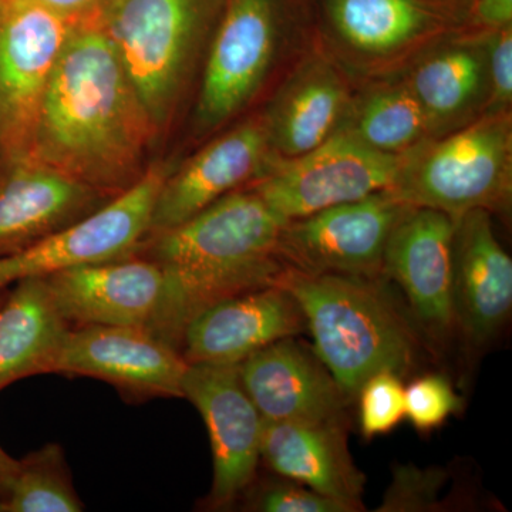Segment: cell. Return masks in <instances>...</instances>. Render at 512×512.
I'll use <instances>...</instances> for the list:
<instances>
[{
  "mask_svg": "<svg viewBox=\"0 0 512 512\" xmlns=\"http://www.w3.org/2000/svg\"><path fill=\"white\" fill-rule=\"evenodd\" d=\"M161 141L97 16L74 23L26 156L114 198L143 178Z\"/></svg>",
  "mask_w": 512,
  "mask_h": 512,
  "instance_id": "6da1fadb",
  "label": "cell"
},
{
  "mask_svg": "<svg viewBox=\"0 0 512 512\" xmlns=\"http://www.w3.org/2000/svg\"><path fill=\"white\" fill-rule=\"evenodd\" d=\"M285 225L247 185L184 224L144 239L134 254L156 262L164 274L160 301L146 329L180 350L187 323L212 303L281 285L288 271L278 256Z\"/></svg>",
  "mask_w": 512,
  "mask_h": 512,
  "instance_id": "7a4b0ae2",
  "label": "cell"
},
{
  "mask_svg": "<svg viewBox=\"0 0 512 512\" xmlns=\"http://www.w3.org/2000/svg\"><path fill=\"white\" fill-rule=\"evenodd\" d=\"M382 279L288 268L281 282L301 306L313 352L349 402L375 373L406 375L419 352L416 326Z\"/></svg>",
  "mask_w": 512,
  "mask_h": 512,
  "instance_id": "3957f363",
  "label": "cell"
},
{
  "mask_svg": "<svg viewBox=\"0 0 512 512\" xmlns=\"http://www.w3.org/2000/svg\"><path fill=\"white\" fill-rule=\"evenodd\" d=\"M228 0H104L97 20L161 140L173 128Z\"/></svg>",
  "mask_w": 512,
  "mask_h": 512,
  "instance_id": "277c9868",
  "label": "cell"
},
{
  "mask_svg": "<svg viewBox=\"0 0 512 512\" xmlns=\"http://www.w3.org/2000/svg\"><path fill=\"white\" fill-rule=\"evenodd\" d=\"M511 190V126L491 117L406 158L392 191L412 207L431 208L454 221L473 210L504 205Z\"/></svg>",
  "mask_w": 512,
  "mask_h": 512,
  "instance_id": "5b68a950",
  "label": "cell"
},
{
  "mask_svg": "<svg viewBox=\"0 0 512 512\" xmlns=\"http://www.w3.org/2000/svg\"><path fill=\"white\" fill-rule=\"evenodd\" d=\"M282 0H228L201 72L194 136H210L245 111L264 86L282 32Z\"/></svg>",
  "mask_w": 512,
  "mask_h": 512,
  "instance_id": "8992f818",
  "label": "cell"
},
{
  "mask_svg": "<svg viewBox=\"0 0 512 512\" xmlns=\"http://www.w3.org/2000/svg\"><path fill=\"white\" fill-rule=\"evenodd\" d=\"M406 157L366 146L352 133H338L303 156L271 165L249 184L286 222L326 208L392 190Z\"/></svg>",
  "mask_w": 512,
  "mask_h": 512,
  "instance_id": "52a82bcc",
  "label": "cell"
},
{
  "mask_svg": "<svg viewBox=\"0 0 512 512\" xmlns=\"http://www.w3.org/2000/svg\"><path fill=\"white\" fill-rule=\"evenodd\" d=\"M173 170L154 161L136 185L82 220L13 254L0 255V292L26 278L133 255L150 234L158 191Z\"/></svg>",
  "mask_w": 512,
  "mask_h": 512,
  "instance_id": "ba28073f",
  "label": "cell"
},
{
  "mask_svg": "<svg viewBox=\"0 0 512 512\" xmlns=\"http://www.w3.org/2000/svg\"><path fill=\"white\" fill-rule=\"evenodd\" d=\"M412 208L384 190L288 221L279 238V259L308 275L383 276L387 241Z\"/></svg>",
  "mask_w": 512,
  "mask_h": 512,
  "instance_id": "9c48e42d",
  "label": "cell"
},
{
  "mask_svg": "<svg viewBox=\"0 0 512 512\" xmlns=\"http://www.w3.org/2000/svg\"><path fill=\"white\" fill-rule=\"evenodd\" d=\"M72 26L33 0H0V158L28 154Z\"/></svg>",
  "mask_w": 512,
  "mask_h": 512,
  "instance_id": "30bf717a",
  "label": "cell"
},
{
  "mask_svg": "<svg viewBox=\"0 0 512 512\" xmlns=\"http://www.w3.org/2000/svg\"><path fill=\"white\" fill-rule=\"evenodd\" d=\"M181 389L210 434L214 460L210 505L228 507L254 483L264 419L242 386L238 366L188 365Z\"/></svg>",
  "mask_w": 512,
  "mask_h": 512,
  "instance_id": "8fae6325",
  "label": "cell"
},
{
  "mask_svg": "<svg viewBox=\"0 0 512 512\" xmlns=\"http://www.w3.org/2000/svg\"><path fill=\"white\" fill-rule=\"evenodd\" d=\"M456 225L444 212L413 207L394 227L384 249L383 276L403 289L413 319L434 338H444L456 326Z\"/></svg>",
  "mask_w": 512,
  "mask_h": 512,
  "instance_id": "7c38bea8",
  "label": "cell"
},
{
  "mask_svg": "<svg viewBox=\"0 0 512 512\" xmlns=\"http://www.w3.org/2000/svg\"><path fill=\"white\" fill-rule=\"evenodd\" d=\"M305 316L292 293L265 286L212 303L185 326L180 352L188 365L238 366L271 343L296 338Z\"/></svg>",
  "mask_w": 512,
  "mask_h": 512,
  "instance_id": "4fadbf2b",
  "label": "cell"
},
{
  "mask_svg": "<svg viewBox=\"0 0 512 512\" xmlns=\"http://www.w3.org/2000/svg\"><path fill=\"white\" fill-rule=\"evenodd\" d=\"M264 120H248L194 154L165 177L151 215L150 235L178 227L269 170Z\"/></svg>",
  "mask_w": 512,
  "mask_h": 512,
  "instance_id": "5bb4252c",
  "label": "cell"
},
{
  "mask_svg": "<svg viewBox=\"0 0 512 512\" xmlns=\"http://www.w3.org/2000/svg\"><path fill=\"white\" fill-rule=\"evenodd\" d=\"M180 350L136 326L70 330L56 372L94 377L136 396L183 397Z\"/></svg>",
  "mask_w": 512,
  "mask_h": 512,
  "instance_id": "9a60e30c",
  "label": "cell"
},
{
  "mask_svg": "<svg viewBox=\"0 0 512 512\" xmlns=\"http://www.w3.org/2000/svg\"><path fill=\"white\" fill-rule=\"evenodd\" d=\"M45 279L57 311L72 329L147 328L164 284L160 265L138 254L64 269Z\"/></svg>",
  "mask_w": 512,
  "mask_h": 512,
  "instance_id": "2e32d148",
  "label": "cell"
},
{
  "mask_svg": "<svg viewBox=\"0 0 512 512\" xmlns=\"http://www.w3.org/2000/svg\"><path fill=\"white\" fill-rule=\"evenodd\" d=\"M110 200L36 158H0V255L29 247Z\"/></svg>",
  "mask_w": 512,
  "mask_h": 512,
  "instance_id": "e0dca14e",
  "label": "cell"
},
{
  "mask_svg": "<svg viewBox=\"0 0 512 512\" xmlns=\"http://www.w3.org/2000/svg\"><path fill=\"white\" fill-rule=\"evenodd\" d=\"M238 373L264 420L343 421L348 397L313 349L295 338L258 350L239 363Z\"/></svg>",
  "mask_w": 512,
  "mask_h": 512,
  "instance_id": "ac0fdd59",
  "label": "cell"
},
{
  "mask_svg": "<svg viewBox=\"0 0 512 512\" xmlns=\"http://www.w3.org/2000/svg\"><path fill=\"white\" fill-rule=\"evenodd\" d=\"M454 318L466 338L483 345L497 335L512 306V261L485 210L457 221L454 235Z\"/></svg>",
  "mask_w": 512,
  "mask_h": 512,
  "instance_id": "d6986e66",
  "label": "cell"
},
{
  "mask_svg": "<svg viewBox=\"0 0 512 512\" xmlns=\"http://www.w3.org/2000/svg\"><path fill=\"white\" fill-rule=\"evenodd\" d=\"M261 460L279 477L363 511L365 476L353 463L343 421L262 423Z\"/></svg>",
  "mask_w": 512,
  "mask_h": 512,
  "instance_id": "ffe728a7",
  "label": "cell"
},
{
  "mask_svg": "<svg viewBox=\"0 0 512 512\" xmlns=\"http://www.w3.org/2000/svg\"><path fill=\"white\" fill-rule=\"evenodd\" d=\"M70 328L45 278H26L0 302V390L25 377L56 372Z\"/></svg>",
  "mask_w": 512,
  "mask_h": 512,
  "instance_id": "44dd1931",
  "label": "cell"
},
{
  "mask_svg": "<svg viewBox=\"0 0 512 512\" xmlns=\"http://www.w3.org/2000/svg\"><path fill=\"white\" fill-rule=\"evenodd\" d=\"M346 107V90L332 67L315 63L299 73L264 120L269 146L295 158L335 134Z\"/></svg>",
  "mask_w": 512,
  "mask_h": 512,
  "instance_id": "7402d4cb",
  "label": "cell"
},
{
  "mask_svg": "<svg viewBox=\"0 0 512 512\" xmlns=\"http://www.w3.org/2000/svg\"><path fill=\"white\" fill-rule=\"evenodd\" d=\"M328 12L342 39L370 55L406 46L433 22L421 0H328Z\"/></svg>",
  "mask_w": 512,
  "mask_h": 512,
  "instance_id": "603a6c76",
  "label": "cell"
},
{
  "mask_svg": "<svg viewBox=\"0 0 512 512\" xmlns=\"http://www.w3.org/2000/svg\"><path fill=\"white\" fill-rule=\"evenodd\" d=\"M485 66L476 50L454 47L421 63L410 92L430 121L453 119L480 94Z\"/></svg>",
  "mask_w": 512,
  "mask_h": 512,
  "instance_id": "cb8c5ba5",
  "label": "cell"
},
{
  "mask_svg": "<svg viewBox=\"0 0 512 512\" xmlns=\"http://www.w3.org/2000/svg\"><path fill=\"white\" fill-rule=\"evenodd\" d=\"M3 512H80L62 447L47 444L19 460V468L2 498Z\"/></svg>",
  "mask_w": 512,
  "mask_h": 512,
  "instance_id": "d4e9b609",
  "label": "cell"
},
{
  "mask_svg": "<svg viewBox=\"0 0 512 512\" xmlns=\"http://www.w3.org/2000/svg\"><path fill=\"white\" fill-rule=\"evenodd\" d=\"M427 127L429 119L413 93L390 89L366 101L350 133L382 153L400 154L412 147Z\"/></svg>",
  "mask_w": 512,
  "mask_h": 512,
  "instance_id": "484cf974",
  "label": "cell"
},
{
  "mask_svg": "<svg viewBox=\"0 0 512 512\" xmlns=\"http://www.w3.org/2000/svg\"><path fill=\"white\" fill-rule=\"evenodd\" d=\"M360 430L366 439L390 433L406 419L404 384L393 372L375 373L357 392Z\"/></svg>",
  "mask_w": 512,
  "mask_h": 512,
  "instance_id": "4316f807",
  "label": "cell"
},
{
  "mask_svg": "<svg viewBox=\"0 0 512 512\" xmlns=\"http://www.w3.org/2000/svg\"><path fill=\"white\" fill-rule=\"evenodd\" d=\"M406 419L414 429L427 431L439 429L453 414L460 412L463 399L454 390L447 377L424 375L404 387Z\"/></svg>",
  "mask_w": 512,
  "mask_h": 512,
  "instance_id": "83f0119b",
  "label": "cell"
},
{
  "mask_svg": "<svg viewBox=\"0 0 512 512\" xmlns=\"http://www.w3.org/2000/svg\"><path fill=\"white\" fill-rule=\"evenodd\" d=\"M446 471L419 468L412 464L396 467L390 487L384 494L379 512H429L439 510V498Z\"/></svg>",
  "mask_w": 512,
  "mask_h": 512,
  "instance_id": "f1b7e54d",
  "label": "cell"
},
{
  "mask_svg": "<svg viewBox=\"0 0 512 512\" xmlns=\"http://www.w3.org/2000/svg\"><path fill=\"white\" fill-rule=\"evenodd\" d=\"M247 507L259 512H353L348 505L284 477L252 488Z\"/></svg>",
  "mask_w": 512,
  "mask_h": 512,
  "instance_id": "f546056e",
  "label": "cell"
},
{
  "mask_svg": "<svg viewBox=\"0 0 512 512\" xmlns=\"http://www.w3.org/2000/svg\"><path fill=\"white\" fill-rule=\"evenodd\" d=\"M497 30L490 43L488 72L494 103L507 106L512 99V30L511 26Z\"/></svg>",
  "mask_w": 512,
  "mask_h": 512,
  "instance_id": "4dcf8cb0",
  "label": "cell"
},
{
  "mask_svg": "<svg viewBox=\"0 0 512 512\" xmlns=\"http://www.w3.org/2000/svg\"><path fill=\"white\" fill-rule=\"evenodd\" d=\"M70 25L96 18L104 0H33Z\"/></svg>",
  "mask_w": 512,
  "mask_h": 512,
  "instance_id": "1f68e13d",
  "label": "cell"
},
{
  "mask_svg": "<svg viewBox=\"0 0 512 512\" xmlns=\"http://www.w3.org/2000/svg\"><path fill=\"white\" fill-rule=\"evenodd\" d=\"M476 16L483 25L507 28L512 22V0H477Z\"/></svg>",
  "mask_w": 512,
  "mask_h": 512,
  "instance_id": "d6a6232c",
  "label": "cell"
},
{
  "mask_svg": "<svg viewBox=\"0 0 512 512\" xmlns=\"http://www.w3.org/2000/svg\"><path fill=\"white\" fill-rule=\"evenodd\" d=\"M19 468V460L10 457L2 447H0V503L2 498L5 497L13 477Z\"/></svg>",
  "mask_w": 512,
  "mask_h": 512,
  "instance_id": "836d02e7",
  "label": "cell"
},
{
  "mask_svg": "<svg viewBox=\"0 0 512 512\" xmlns=\"http://www.w3.org/2000/svg\"><path fill=\"white\" fill-rule=\"evenodd\" d=\"M5 291H6V289H5ZM5 291H3V292H0V302H2V299H3V295H5Z\"/></svg>",
  "mask_w": 512,
  "mask_h": 512,
  "instance_id": "e575fe53",
  "label": "cell"
},
{
  "mask_svg": "<svg viewBox=\"0 0 512 512\" xmlns=\"http://www.w3.org/2000/svg\"><path fill=\"white\" fill-rule=\"evenodd\" d=\"M0 512H3L2 503H0Z\"/></svg>",
  "mask_w": 512,
  "mask_h": 512,
  "instance_id": "d590c367",
  "label": "cell"
}]
</instances>
